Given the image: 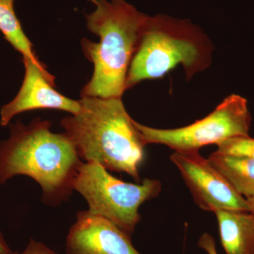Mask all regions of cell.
Masks as SVG:
<instances>
[{"label": "cell", "mask_w": 254, "mask_h": 254, "mask_svg": "<svg viewBox=\"0 0 254 254\" xmlns=\"http://www.w3.org/2000/svg\"><path fill=\"white\" fill-rule=\"evenodd\" d=\"M50 128L40 118L10 125L9 138L0 143V185L18 175L31 177L41 187L43 203L57 205L69 198L83 163L69 137Z\"/></svg>", "instance_id": "1"}, {"label": "cell", "mask_w": 254, "mask_h": 254, "mask_svg": "<svg viewBox=\"0 0 254 254\" xmlns=\"http://www.w3.org/2000/svg\"><path fill=\"white\" fill-rule=\"evenodd\" d=\"M79 102V113L62 120L61 127L80 158L141 182L146 145L122 98L81 96Z\"/></svg>", "instance_id": "2"}, {"label": "cell", "mask_w": 254, "mask_h": 254, "mask_svg": "<svg viewBox=\"0 0 254 254\" xmlns=\"http://www.w3.org/2000/svg\"><path fill=\"white\" fill-rule=\"evenodd\" d=\"M94 11L87 14V27L99 36V43L86 38L81 46L93 64V76L81 96L122 98L147 16L125 0H89Z\"/></svg>", "instance_id": "3"}, {"label": "cell", "mask_w": 254, "mask_h": 254, "mask_svg": "<svg viewBox=\"0 0 254 254\" xmlns=\"http://www.w3.org/2000/svg\"><path fill=\"white\" fill-rule=\"evenodd\" d=\"M213 50L206 35L190 21L147 16L128 69L127 90L145 80L163 78L180 64L190 80L210 66Z\"/></svg>", "instance_id": "4"}, {"label": "cell", "mask_w": 254, "mask_h": 254, "mask_svg": "<svg viewBox=\"0 0 254 254\" xmlns=\"http://www.w3.org/2000/svg\"><path fill=\"white\" fill-rule=\"evenodd\" d=\"M88 205V211L108 219L131 235L141 220L140 206L158 196L161 182L145 178L139 183L117 179L95 162L82 163L73 185Z\"/></svg>", "instance_id": "5"}, {"label": "cell", "mask_w": 254, "mask_h": 254, "mask_svg": "<svg viewBox=\"0 0 254 254\" xmlns=\"http://www.w3.org/2000/svg\"><path fill=\"white\" fill-rule=\"evenodd\" d=\"M252 121L247 100L232 94L204 118L187 126L163 129L136 121L134 124L145 145H163L175 151H192L235 137L250 136Z\"/></svg>", "instance_id": "6"}, {"label": "cell", "mask_w": 254, "mask_h": 254, "mask_svg": "<svg viewBox=\"0 0 254 254\" xmlns=\"http://www.w3.org/2000/svg\"><path fill=\"white\" fill-rule=\"evenodd\" d=\"M170 159L201 210L213 213L218 210L249 212L247 199L198 150L175 151Z\"/></svg>", "instance_id": "7"}, {"label": "cell", "mask_w": 254, "mask_h": 254, "mask_svg": "<svg viewBox=\"0 0 254 254\" xmlns=\"http://www.w3.org/2000/svg\"><path fill=\"white\" fill-rule=\"evenodd\" d=\"M25 75L22 85L14 99L1 107L0 125L7 126L18 114L38 109L63 110L76 115L81 110L79 100H74L55 90V77L46 66L23 58Z\"/></svg>", "instance_id": "8"}, {"label": "cell", "mask_w": 254, "mask_h": 254, "mask_svg": "<svg viewBox=\"0 0 254 254\" xmlns=\"http://www.w3.org/2000/svg\"><path fill=\"white\" fill-rule=\"evenodd\" d=\"M66 254H141L131 235L108 219L82 210L66 237Z\"/></svg>", "instance_id": "9"}, {"label": "cell", "mask_w": 254, "mask_h": 254, "mask_svg": "<svg viewBox=\"0 0 254 254\" xmlns=\"http://www.w3.org/2000/svg\"><path fill=\"white\" fill-rule=\"evenodd\" d=\"M222 247L227 254H254V215L236 210L215 211Z\"/></svg>", "instance_id": "10"}, {"label": "cell", "mask_w": 254, "mask_h": 254, "mask_svg": "<svg viewBox=\"0 0 254 254\" xmlns=\"http://www.w3.org/2000/svg\"><path fill=\"white\" fill-rule=\"evenodd\" d=\"M208 159L239 194L246 199L254 195V159L217 151Z\"/></svg>", "instance_id": "11"}, {"label": "cell", "mask_w": 254, "mask_h": 254, "mask_svg": "<svg viewBox=\"0 0 254 254\" xmlns=\"http://www.w3.org/2000/svg\"><path fill=\"white\" fill-rule=\"evenodd\" d=\"M15 0H0V31L4 39L16 51L36 64L45 66L40 62L33 49V44L23 31L22 26L14 10Z\"/></svg>", "instance_id": "12"}, {"label": "cell", "mask_w": 254, "mask_h": 254, "mask_svg": "<svg viewBox=\"0 0 254 254\" xmlns=\"http://www.w3.org/2000/svg\"><path fill=\"white\" fill-rule=\"evenodd\" d=\"M215 151L254 159V138L250 136L230 138L217 145Z\"/></svg>", "instance_id": "13"}, {"label": "cell", "mask_w": 254, "mask_h": 254, "mask_svg": "<svg viewBox=\"0 0 254 254\" xmlns=\"http://www.w3.org/2000/svg\"><path fill=\"white\" fill-rule=\"evenodd\" d=\"M21 254H58L50 250L44 244L31 239L27 247Z\"/></svg>", "instance_id": "14"}, {"label": "cell", "mask_w": 254, "mask_h": 254, "mask_svg": "<svg viewBox=\"0 0 254 254\" xmlns=\"http://www.w3.org/2000/svg\"><path fill=\"white\" fill-rule=\"evenodd\" d=\"M198 246L208 254H218L215 240L208 233H203L198 242Z\"/></svg>", "instance_id": "15"}, {"label": "cell", "mask_w": 254, "mask_h": 254, "mask_svg": "<svg viewBox=\"0 0 254 254\" xmlns=\"http://www.w3.org/2000/svg\"><path fill=\"white\" fill-rule=\"evenodd\" d=\"M9 245L4 240V237L0 230V254H14Z\"/></svg>", "instance_id": "16"}, {"label": "cell", "mask_w": 254, "mask_h": 254, "mask_svg": "<svg viewBox=\"0 0 254 254\" xmlns=\"http://www.w3.org/2000/svg\"><path fill=\"white\" fill-rule=\"evenodd\" d=\"M247 201L249 206V212L254 215V195L247 198Z\"/></svg>", "instance_id": "17"}, {"label": "cell", "mask_w": 254, "mask_h": 254, "mask_svg": "<svg viewBox=\"0 0 254 254\" xmlns=\"http://www.w3.org/2000/svg\"><path fill=\"white\" fill-rule=\"evenodd\" d=\"M14 254H18L17 253H14Z\"/></svg>", "instance_id": "18"}]
</instances>
